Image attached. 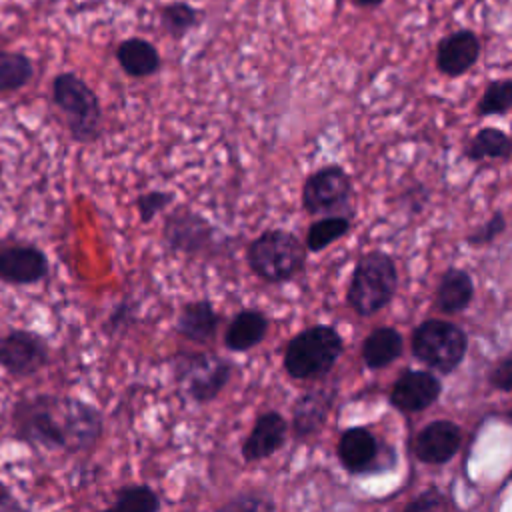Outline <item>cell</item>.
<instances>
[{"label": "cell", "mask_w": 512, "mask_h": 512, "mask_svg": "<svg viewBox=\"0 0 512 512\" xmlns=\"http://www.w3.org/2000/svg\"><path fill=\"white\" fill-rule=\"evenodd\" d=\"M10 428L16 440L32 448L82 452L100 440L102 414L80 398L34 394L12 406Z\"/></svg>", "instance_id": "6da1fadb"}, {"label": "cell", "mask_w": 512, "mask_h": 512, "mask_svg": "<svg viewBox=\"0 0 512 512\" xmlns=\"http://www.w3.org/2000/svg\"><path fill=\"white\" fill-rule=\"evenodd\" d=\"M398 288V268L394 258L384 250H370L358 258L346 302L358 316H374L390 304Z\"/></svg>", "instance_id": "7a4b0ae2"}, {"label": "cell", "mask_w": 512, "mask_h": 512, "mask_svg": "<svg viewBox=\"0 0 512 512\" xmlns=\"http://www.w3.org/2000/svg\"><path fill=\"white\" fill-rule=\"evenodd\" d=\"M52 102L62 112L70 138L80 144L98 140L102 106L96 92L78 74L66 70L52 78Z\"/></svg>", "instance_id": "3957f363"}, {"label": "cell", "mask_w": 512, "mask_h": 512, "mask_svg": "<svg viewBox=\"0 0 512 512\" xmlns=\"http://www.w3.org/2000/svg\"><path fill=\"white\" fill-rule=\"evenodd\" d=\"M246 258L256 276L272 284H282L304 270L306 248L294 232L270 228L248 244Z\"/></svg>", "instance_id": "277c9868"}, {"label": "cell", "mask_w": 512, "mask_h": 512, "mask_svg": "<svg viewBox=\"0 0 512 512\" xmlns=\"http://www.w3.org/2000/svg\"><path fill=\"white\" fill-rule=\"evenodd\" d=\"M342 354V336L334 326L314 324L298 332L284 350V368L296 380L324 376Z\"/></svg>", "instance_id": "5b68a950"}, {"label": "cell", "mask_w": 512, "mask_h": 512, "mask_svg": "<svg viewBox=\"0 0 512 512\" xmlns=\"http://www.w3.org/2000/svg\"><path fill=\"white\" fill-rule=\"evenodd\" d=\"M468 350L466 332L448 320L430 318L420 322L412 334L414 356L432 370L448 374L458 368Z\"/></svg>", "instance_id": "8992f818"}, {"label": "cell", "mask_w": 512, "mask_h": 512, "mask_svg": "<svg viewBox=\"0 0 512 512\" xmlns=\"http://www.w3.org/2000/svg\"><path fill=\"white\" fill-rule=\"evenodd\" d=\"M230 374V362L210 352H184L178 354L174 364L176 382L200 404L214 400L228 384Z\"/></svg>", "instance_id": "52a82bcc"}, {"label": "cell", "mask_w": 512, "mask_h": 512, "mask_svg": "<svg viewBox=\"0 0 512 512\" xmlns=\"http://www.w3.org/2000/svg\"><path fill=\"white\" fill-rule=\"evenodd\" d=\"M354 194L352 178L338 164L312 172L302 184V208L310 214H330L344 208ZM332 216V214H330Z\"/></svg>", "instance_id": "ba28073f"}, {"label": "cell", "mask_w": 512, "mask_h": 512, "mask_svg": "<svg viewBox=\"0 0 512 512\" xmlns=\"http://www.w3.org/2000/svg\"><path fill=\"white\" fill-rule=\"evenodd\" d=\"M50 362V348L42 334L12 328L0 336V368L16 378H28Z\"/></svg>", "instance_id": "9c48e42d"}, {"label": "cell", "mask_w": 512, "mask_h": 512, "mask_svg": "<svg viewBox=\"0 0 512 512\" xmlns=\"http://www.w3.org/2000/svg\"><path fill=\"white\" fill-rule=\"evenodd\" d=\"M50 272L46 252L32 242H0V282L10 286H34Z\"/></svg>", "instance_id": "30bf717a"}, {"label": "cell", "mask_w": 512, "mask_h": 512, "mask_svg": "<svg viewBox=\"0 0 512 512\" xmlns=\"http://www.w3.org/2000/svg\"><path fill=\"white\" fill-rule=\"evenodd\" d=\"M216 232L218 230L202 214L178 208L164 220L162 238L170 250L184 254H208Z\"/></svg>", "instance_id": "8fae6325"}, {"label": "cell", "mask_w": 512, "mask_h": 512, "mask_svg": "<svg viewBox=\"0 0 512 512\" xmlns=\"http://www.w3.org/2000/svg\"><path fill=\"white\" fill-rule=\"evenodd\" d=\"M480 38L462 28L440 38L436 46V66L448 78L464 76L480 58Z\"/></svg>", "instance_id": "7c38bea8"}, {"label": "cell", "mask_w": 512, "mask_h": 512, "mask_svg": "<svg viewBox=\"0 0 512 512\" xmlns=\"http://www.w3.org/2000/svg\"><path fill=\"white\" fill-rule=\"evenodd\" d=\"M442 392L440 380L426 370H406L390 392V404L400 412H422L432 406Z\"/></svg>", "instance_id": "4fadbf2b"}, {"label": "cell", "mask_w": 512, "mask_h": 512, "mask_svg": "<svg viewBox=\"0 0 512 512\" xmlns=\"http://www.w3.org/2000/svg\"><path fill=\"white\" fill-rule=\"evenodd\" d=\"M460 442L462 432L458 424L450 420H434L418 432L414 440V454L424 464H444L454 458Z\"/></svg>", "instance_id": "5bb4252c"}, {"label": "cell", "mask_w": 512, "mask_h": 512, "mask_svg": "<svg viewBox=\"0 0 512 512\" xmlns=\"http://www.w3.org/2000/svg\"><path fill=\"white\" fill-rule=\"evenodd\" d=\"M336 454L340 464L352 472L362 474L374 468L380 456V442L378 438L364 426H354L342 432Z\"/></svg>", "instance_id": "9a60e30c"}, {"label": "cell", "mask_w": 512, "mask_h": 512, "mask_svg": "<svg viewBox=\"0 0 512 512\" xmlns=\"http://www.w3.org/2000/svg\"><path fill=\"white\" fill-rule=\"evenodd\" d=\"M288 424L280 412H264L256 418L248 438L242 444V456L246 462H258L274 452L280 450V446L286 440Z\"/></svg>", "instance_id": "2e32d148"}, {"label": "cell", "mask_w": 512, "mask_h": 512, "mask_svg": "<svg viewBox=\"0 0 512 512\" xmlns=\"http://www.w3.org/2000/svg\"><path fill=\"white\" fill-rule=\"evenodd\" d=\"M268 332V318L256 308L240 310L224 332V346L232 352H246L262 342Z\"/></svg>", "instance_id": "e0dca14e"}, {"label": "cell", "mask_w": 512, "mask_h": 512, "mask_svg": "<svg viewBox=\"0 0 512 512\" xmlns=\"http://www.w3.org/2000/svg\"><path fill=\"white\" fill-rule=\"evenodd\" d=\"M334 402V388H316L298 398L292 428L298 438L314 434L326 420Z\"/></svg>", "instance_id": "ac0fdd59"}, {"label": "cell", "mask_w": 512, "mask_h": 512, "mask_svg": "<svg viewBox=\"0 0 512 512\" xmlns=\"http://www.w3.org/2000/svg\"><path fill=\"white\" fill-rule=\"evenodd\" d=\"M116 60L124 74L132 78H146L158 72L160 54L152 42L140 36H130L122 40L116 48Z\"/></svg>", "instance_id": "d6986e66"}, {"label": "cell", "mask_w": 512, "mask_h": 512, "mask_svg": "<svg viewBox=\"0 0 512 512\" xmlns=\"http://www.w3.org/2000/svg\"><path fill=\"white\" fill-rule=\"evenodd\" d=\"M220 324V316L210 300H194L182 306L176 332L194 342H208L214 338Z\"/></svg>", "instance_id": "ffe728a7"}, {"label": "cell", "mask_w": 512, "mask_h": 512, "mask_svg": "<svg viewBox=\"0 0 512 512\" xmlns=\"http://www.w3.org/2000/svg\"><path fill=\"white\" fill-rule=\"evenodd\" d=\"M474 298L472 276L456 266H450L440 276L436 288V306L444 314H458L470 306Z\"/></svg>", "instance_id": "44dd1931"}, {"label": "cell", "mask_w": 512, "mask_h": 512, "mask_svg": "<svg viewBox=\"0 0 512 512\" xmlns=\"http://www.w3.org/2000/svg\"><path fill=\"white\" fill-rule=\"evenodd\" d=\"M400 354H402V336L392 326L374 328L362 342V360L372 370L392 364Z\"/></svg>", "instance_id": "7402d4cb"}, {"label": "cell", "mask_w": 512, "mask_h": 512, "mask_svg": "<svg viewBox=\"0 0 512 512\" xmlns=\"http://www.w3.org/2000/svg\"><path fill=\"white\" fill-rule=\"evenodd\" d=\"M512 154L510 136L494 126L480 128L464 146V156L472 162L508 160Z\"/></svg>", "instance_id": "603a6c76"}, {"label": "cell", "mask_w": 512, "mask_h": 512, "mask_svg": "<svg viewBox=\"0 0 512 512\" xmlns=\"http://www.w3.org/2000/svg\"><path fill=\"white\" fill-rule=\"evenodd\" d=\"M34 78V62L24 52L0 50V94L18 92Z\"/></svg>", "instance_id": "cb8c5ba5"}, {"label": "cell", "mask_w": 512, "mask_h": 512, "mask_svg": "<svg viewBox=\"0 0 512 512\" xmlns=\"http://www.w3.org/2000/svg\"><path fill=\"white\" fill-rule=\"evenodd\" d=\"M350 230V218L346 216H324L316 222L310 224L308 232H306V248L310 252H320L326 246H330L332 242L344 238Z\"/></svg>", "instance_id": "d4e9b609"}, {"label": "cell", "mask_w": 512, "mask_h": 512, "mask_svg": "<svg viewBox=\"0 0 512 512\" xmlns=\"http://www.w3.org/2000/svg\"><path fill=\"white\" fill-rule=\"evenodd\" d=\"M198 20V10L192 8L188 2H166L160 8V26L174 40H180L188 30H192L198 24Z\"/></svg>", "instance_id": "484cf974"}, {"label": "cell", "mask_w": 512, "mask_h": 512, "mask_svg": "<svg viewBox=\"0 0 512 512\" xmlns=\"http://www.w3.org/2000/svg\"><path fill=\"white\" fill-rule=\"evenodd\" d=\"M512 106V82L508 78H500V80H492L486 84L476 112L480 116H500L506 114Z\"/></svg>", "instance_id": "4316f807"}, {"label": "cell", "mask_w": 512, "mask_h": 512, "mask_svg": "<svg viewBox=\"0 0 512 512\" xmlns=\"http://www.w3.org/2000/svg\"><path fill=\"white\" fill-rule=\"evenodd\" d=\"M160 500L156 492L144 484L124 486L116 494V512H158Z\"/></svg>", "instance_id": "83f0119b"}, {"label": "cell", "mask_w": 512, "mask_h": 512, "mask_svg": "<svg viewBox=\"0 0 512 512\" xmlns=\"http://www.w3.org/2000/svg\"><path fill=\"white\" fill-rule=\"evenodd\" d=\"M174 202V194L172 192H164V190H150L146 194H140L136 198V210L138 216L144 224L152 222L158 214H162L170 204Z\"/></svg>", "instance_id": "f1b7e54d"}, {"label": "cell", "mask_w": 512, "mask_h": 512, "mask_svg": "<svg viewBox=\"0 0 512 512\" xmlns=\"http://www.w3.org/2000/svg\"><path fill=\"white\" fill-rule=\"evenodd\" d=\"M506 216L502 210H496L484 224H480L476 230H472L466 236V242L470 246H486L490 242H494L504 230H506Z\"/></svg>", "instance_id": "f546056e"}, {"label": "cell", "mask_w": 512, "mask_h": 512, "mask_svg": "<svg viewBox=\"0 0 512 512\" xmlns=\"http://www.w3.org/2000/svg\"><path fill=\"white\" fill-rule=\"evenodd\" d=\"M218 512H274V504L262 494L248 492L228 500Z\"/></svg>", "instance_id": "4dcf8cb0"}, {"label": "cell", "mask_w": 512, "mask_h": 512, "mask_svg": "<svg viewBox=\"0 0 512 512\" xmlns=\"http://www.w3.org/2000/svg\"><path fill=\"white\" fill-rule=\"evenodd\" d=\"M404 512H444V498L436 488H428L416 496Z\"/></svg>", "instance_id": "1f68e13d"}, {"label": "cell", "mask_w": 512, "mask_h": 512, "mask_svg": "<svg viewBox=\"0 0 512 512\" xmlns=\"http://www.w3.org/2000/svg\"><path fill=\"white\" fill-rule=\"evenodd\" d=\"M490 384L502 392H510L512 388V358L504 356L500 362H496V366L490 370L488 376Z\"/></svg>", "instance_id": "d6a6232c"}, {"label": "cell", "mask_w": 512, "mask_h": 512, "mask_svg": "<svg viewBox=\"0 0 512 512\" xmlns=\"http://www.w3.org/2000/svg\"><path fill=\"white\" fill-rule=\"evenodd\" d=\"M130 320H132V308H130L128 302H122V304H118V306L112 310V314H110V318H108V328H110L112 332H116V330L124 328Z\"/></svg>", "instance_id": "836d02e7"}, {"label": "cell", "mask_w": 512, "mask_h": 512, "mask_svg": "<svg viewBox=\"0 0 512 512\" xmlns=\"http://www.w3.org/2000/svg\"><path fill=\"white\" fill-rule=\"evenodd\" d=\"M0 512H28V508L10 492L0 490Z\"/></svg>", "instance_id": "e575fe53"}, {"label": "cell", "mask_w": 512, "mask_h": 512, "mask_svg": "<svg viewBox=\"0 0 512 512\" xmlns=\"http://www.w3.org/2000/svg\"><path fill=\"white\" fill-rule=\"evenodd\" d=\"M350 2L360 8H378L384 0H350Z\"/></svg>", "instance_id": "d590c367"}, {"label": "cell", "mask_w": 512, "mask_h": 512, "mask_svg": "<svg viewBox=\"0 0 512 512\" xmlns=\"http://www.w3.org/2000/svg\"><path fill=\"white\" fill-rule=\"evenodd\" d=\"M100 512H116L114 508H106V510H100Z\"/></svg>", "instance_id": "8d00e7d4"}]
</instances>
